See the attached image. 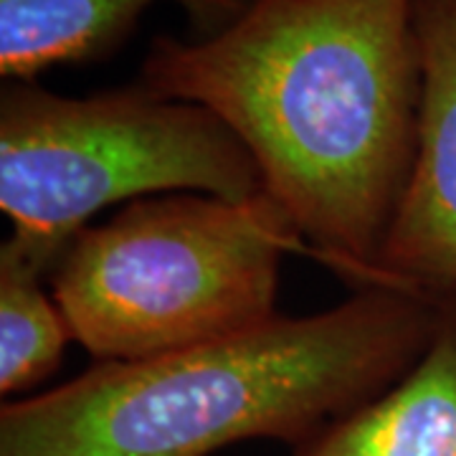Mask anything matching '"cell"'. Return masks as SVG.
<instances>
[{
  "label": "cell",
  "mask_w": 456,
  "mask_h": 456,
  "mask_svg": "<svg viewBox=\"0 0 456 456\" xmlns=\"http://www.w3.org/2000/svg\"><path fill=\"white\" fill-rule=\"evenodd\" d=\"M155 3H175L196 38H208L244 16L251 0H0V74L31 82L53 66L107 59Z\"/></svg>",
  "instance_id": "7"
},
{
  "label": "cell",
  "mask_w": 456,
  "mask_h": 456,
  "mask_svg": "<svg viewBox=\"0 0 456 456\" xmlns=\"http://www.w3.org/2000/svg\"><path fill=\"white\" fill-rule=\"evenodd\" d=\"M44 272L0 248V393L31 391L49 378L74 340L64 312L44 289Z\"/></svg>",
  "instance_id": "8"
},
{
  "label": "cell",
  "mask_w": 456,
  "mask_h": 456,
  "mask_svg": "<svg viewBox=\"0 0 456 456\" xmlns=\"http://www.w3.org/2000/svg\"><path fill=\"white\" fill-rule=\"evenodd\" d=\"M140 84L216 114L312 256L355 292L386 287L424 89L413 0H251L216 36H158Z\"/></svg>",
  "instance_id": "1"
},
{
  "label": "cell",
  "mask_w": 456,
  "mask_h": 456,
  "mask_svg": "<svg viewBox=\"0 0 456 456\" xmlns=\"http://www.w3.org/2000/svg\"><path fill=\"white\" fill-rule=\"evenodd\" d=\"M439 294L358 289L338 307L130 362L0 408V456H211L310 444L388 391L434 335Z\"/></svg>",
  "instance_id": "2"
},
{
  "label": "cell",
  "mask_w": 456,
  "mask_h": 456,
  "mask_svg": "<svg viewBox=\"0 0 456 456\" xmlns=\"http://www.w3.org/2000/svg\"><path fill=\"white\" fill-rule=\"evenodd\" d=\"M421 51L416 155L378 256L386 287L456 292V0H413Z\"/></svg>",
  "instance_id": "5"
},
{
  "label": "cell",
  "mask_w": 456,
  "mask_h": 456,
  "mask_svg": "<svg viewBox=\"0 0 456 456\" xmlns=\"http://www.w3.org/2000/svg\"><path fill=\"white\" fill-rule=\"evenodd\" d=\"M294 456H456V292L439 294L434 335L408 373Z\"/></svg>",
  "instance_id": "6"
},
{
  "label": "cell",
  "mask_w": 456,
  "mask_h": 456,
  "mask_svg": "<svg viewBox=\"0 0 456 456\" xmlns=\"http://www.w3.org/2000/svg\"><path fill=\"white\" fill-rule=\"evenodd\" d=\"M310 246L264 191L246 200L170 193L82 228L51 269V294L97 362H130L274 320L279 272Z\"/></svg>",
  "instance_id": "3"
},
{
  "label": "cell",
  "mask_w": 456,
  "mask_h": 456,
  "mask_svg": "<svg viewBox=\"0 0 456 456\" xmlns=\"http://www.w3.org/2000/svg\"><path fill=\"white\" fill-rule=\"evenodd\" d=\"M261 191L251 152L206 107L140 82L94 97L33 82L0 92V211L13 226L0 248L46 277L110 206L170 193L246 200Z\"/></svg>",
  "instance_id": "4"
}]
</instances>
